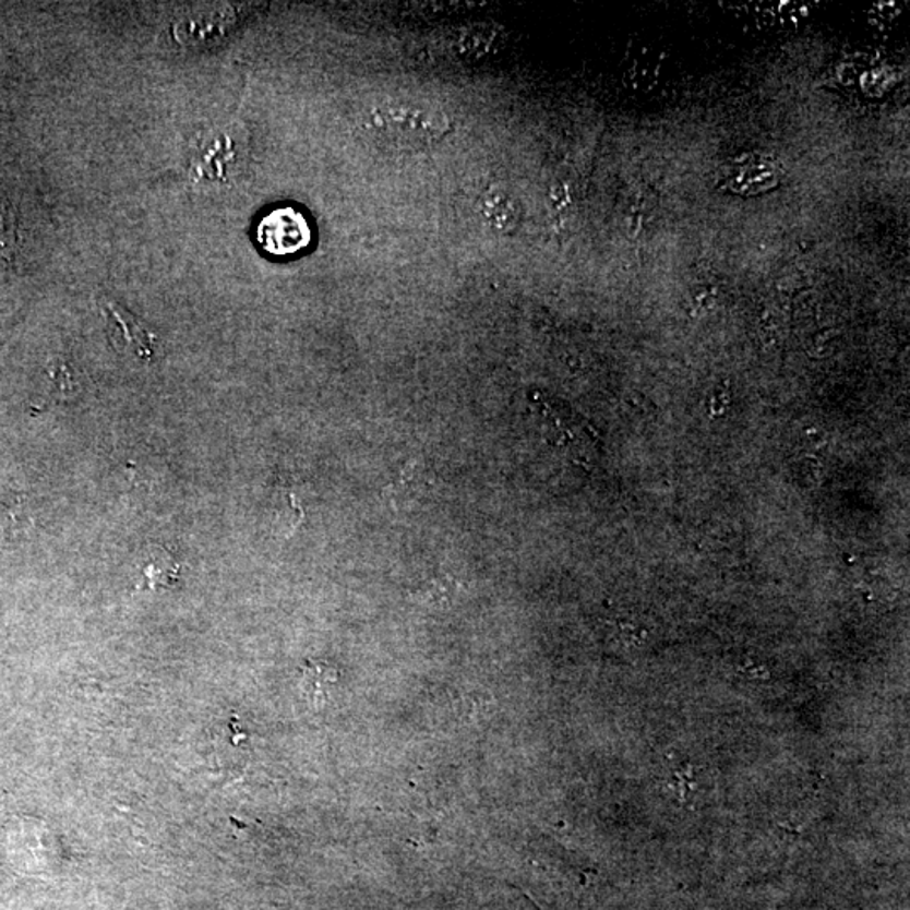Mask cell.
I'll return each instance as SVG.
<instances>
[{
  "mask_svg": "<svg viewBox=\"0 0 910 910\" xmlns=\"http://www.w3.org/2000/svg\"><path fill=\"white\" fill-rule=\"evenodd\" d=\"M364 135L385 148L427 151L451 134L452 122L439 105L388 98L370 105L361 116Z\"/></svg>",
  "mask_w": 910,
  "mask_h": 910,
  "instance_id": "cell-1",
  "label": "cell"
},
{
  "mask_svg": "<svg viewBox=\"0 0 910 910\" xmlns=\"http://www.w3.org/2000/svg\"><path fill=\"white\" fill-rule=\"evenodd\" d=\"M256 235L263 249L278 256L294 255L311 243V228L308 221L292 207H282L268 213L260 221Z\"/></svg>",
  "mask_w": 910,
  "mask_h": 910,
  "instance_id": "cell-2",
  "label": "cell"
},
{
  "mask_svg": "<svg viewBox=\"0 0 910 910\" xmlns=\"http://www.w3.org/2000/svg\"><path fill=\"white\" fill-rule=\"evenodd\" d=\"M107 331L111 343L120 352L134 356L148 363L156 356V336L113 300H104Z\"/></svg>",
  "mask_w": 910,
  "mask_h": 910,
  "instance_id": "cell-3",
  "label": "cell"
},
{
  "mask_svg": "<svg viewBox=\"0 0 910 910\" xmlns=\"http://www.w3.org/2000/svg\"><path fill=\"white\" fill-rule=\"evenodd\" d=\"M432 482V472L422 460H408L393 482L383 489V500L395 510L411 506L427 496Z\"/></svg>",
  "mask_w": 910,
  "mask_h": 910,
  "instance_id": "cell-4",
  "label": "cell"
},
{
  "mask_svg": "<svg viewBox=\"0 0 910 910\" xmlns=\"http://www.w3.org/2000/svg\"><path fill=\"white\" fill-rule=\"evenodd\" d=\"M478 215L489 230L498 235L513 234L522 223L519 201L504 189H489L479 197Z\"/></svg>",
  "mask_w": 910,
  "mask_h": 910,
  "instance_id": "cell-5",
  "label": "cell"
},
{
  "mask_svg": "<svg viewBox=\"0 0 910 910\" xmlns=\"http://www.w3.org/2000/svg\"><path fill=\"white\" fill-rule=\"evenodd\" d=\"M145 562L147 563L142 566V577H144L142 589L156 590L159 587L169 589L170 585L179 580V563L163 547L151 548Z\"/></svg>",
  "mask_w": 910,
  "mask_h": 910,
  "instance_id": "cell-6",
  "label": "cell"
},
{
  "mask_svg": "<svg viewBox=\"0 0 910 910\" xmlns=\"http://www.w3.org/2000/svg\"><path fill=\"white\" fill-rule=\"evenodd\" d=\"M300 674H302L300 686H302L303 695L308 696L312 705L321 707L330 696L331 689L336 685V670L326 662L308 661L303 664Z\"/></svg>",
  "mask_w": 910,
  "mask_h": 910,
  "instance_id": "cell-7",
  "label": "cell"
},
{
  "mask_svg": "<svg viewBox=\"0 0 910 910\" xmlns=\"http://www.w3.org/2000/svg\"><path fill=\"white\" fill-rule=\"evenodd\" d=\"M459 594L460 582L457 578L452 577V575H439V577L430 578V580L419 585L411 597H414L415 602L442 609V607L454 603Z\"/></svg>",
  "mask_w": 910,
  "mask_h": 910,
  "instance_id": "cell-8",
  "label": "cell"
},
{
  "mask_svg": "<svg viewBox=\"0 0 910 910\" xmlns=\"http://www.w3.org/2000/svg\"><path fill=\"white\" fill-rule=\"evenodd\" d=\"M17 243V223L14 207L8 200L0 197V260H11Z\"/></svg>",
  "mask_w": 910,
  "mask_h": 910,
  "instance_id": "cell-9",
  "label": "cell"
}]
</instances>
